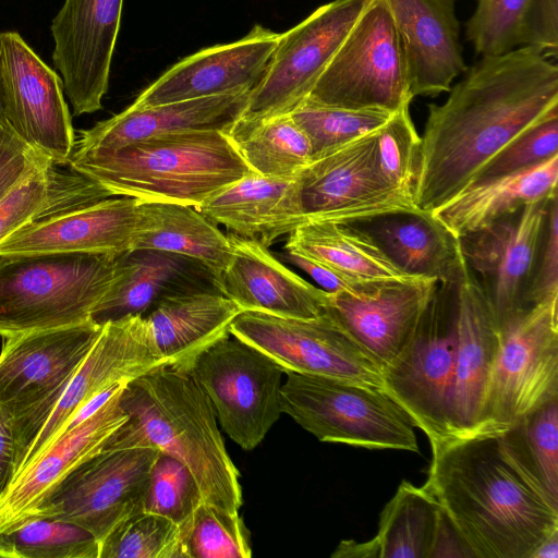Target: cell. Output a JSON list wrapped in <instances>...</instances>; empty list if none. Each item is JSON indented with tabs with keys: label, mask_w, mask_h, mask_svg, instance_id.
Masks as SVG:
<instances>
[{
	"label": "cell",
	"mask_w": 558,
	"mask_h": 558,
	"mask_svg": "<svg viewBox=\"0 0 558 558\" xmlns=\"http://www.w3.org/2000/svg\"><path fill=\"white\" fill-rule=\"evenodd\" d=\"M558 114V68L521 46L482 57L429 104L421 136L414 201L432 213L472 184L481 169L512 141Z\"/></svg>",
	"instance_id": "1"
},
{
	"label": "cell",
	"mask_w": 558,
	"mask_h": 558,
	"mask_svg": "<svg viewBox=\"0 0 558 558\" xmlns=\"http://www.w3.org/2000/svg\"><path fill=\"white\" fill-rule=\"evenodd\" d=\"M425 485L475 558H530L558 530L553 507L505 453L498 435L432 448Z\"/></svg>",
	"instance_id": "2"
},
{
	"label": "cell",
	"mask_w": 558,
	"mask_h": 558,
	"mask_svg": "<svg viewBox=\"0 0 558 558\" xmlns=\"http://www.w3.org/2000/svg\"><path fill=\"white\" fill-rule=\"evenodd\" d=\"M119 403L128 420L102 450L155 447L187 466L205 502L240 511L241 474L226 449L213 405L190 371L153 368L123 387Z\"/></svg>",
	"instance_id": "3"
},
{
	"label": "cell",
	"mask_w": 558,
	"mask_h": 558,
	"mask_svg": "<svg viewBox=\"0 0 558 558\" xmlns=\"http://www.w3.org/2000/svg\"><path fill=\"white\" fill-rule=\"evenodd\" d=\"M68 166L111 196L194 207L252 172L221 130L166 134L111 151L72 155Z\"/></svg>",
	"instance_id": "4"
},
{
	"label": "cell",
	"mask_w": 558,
	"mask_h": 558,
	"mask_svg": "<svg viewBox=\"0 0 558 558\" xmlns=\"http://www.w3.org/2000/svg\"><path fill=\"white\" fill-rule=\"evenodd\" d=\"M117 257L82 252L0 256V336L90 322L116 277Z\"/></svg>",
	"instance_id": "5"
},
{
	"label": "cell",
	"mask_w": 558,
	"mask_h": 558,
	"mask_svg": "<svg viewBox=\"0 0 558 558\" xmlns=\"http://www.w3.org/2000/svg\"><path fill=\"white\" fill-rule=\"evenodd\" d=\"M101 328L102 325L86 322L4 338L0 352V409L12 421L15 475Z\"/></svg>",
	"instance_id": "6"
},
{
	"label": "cell",
	"mask_w": 558,
	"mask_h": 558,
	"mask_svg": "<svg viewBox=\"0 0 558 558\" xmlns=\"http://www.w3.org/2000/svg\"><path fill=\"white\" fill-rule=\"evenodd\" d=\"M284 375L282 412L318 440L420 451L411 416L386 390L317 375Z\"/></svg>",
	"instance_id": "7"
},
{
	"label": "cell",
	"mask_w": 558,
	"mask_h": 558,
	"mask_svg": "<svg viewBox=\"0 0 558 558\" xmlns=\"http://www.w3.org/2000/svg\"><path fill=\"white\" fill-rule=\"evenodd\" d=\"M456 287L438 282L410 342L383 371L385 390L427 436L432 448L452 439Z\"/></svg>",
	"instance_id": "8"
},
{
	"label": "cell",
	"mask_w": 558,
	"mask_h": 558,
	"mask_svg": "<svg viewBox=\"0 0 558 558\" xmlns=\"http://www.w3.org/2000/svg\"><path fill=\"white\" fill-rule=\"evenodd\" d=\"M412 99L392 15L385 0H372L304 100L396 112Z\"/></svg>",
	"instance_id": "9"
},
{
	"label": "cell",
	"mask_w": 558,
	"mask_h": 558,
	"mask_svg": "<svg viewBox=\"0 0 558 558\" xmlns=\"http://www.w3.org/2000/svg\"><path fill=\"white\" fill-rule=\"evenodd\" d=\"M558 398V299L535 304L500 329L477 435H498Z\"/></svg>",
	"instance_id": "10"
},
{
	"label": "cell",
	"mask_w": 558,
	"mask_h": 558,
	"mask_svg": "<svg viewBox=\"0 0 558 558\" xmlns=\"http://www.w3.org/2000/svg\"><path fill=\"white\" fill-rule=\"evenodd\" d=\"M379 129L313 158L298 173L305 222L357 223L422 211L381 172Z\"/></svg>",
	"instance_id": "11"
},
{
	"label": "cell",
	"mask_w": 558,
	"mask_h": 558,
	"mask_svg": "<svg viewBox=\"0 0 558 558\" xmlns=\"http://www.w3.org/2000/svg\"><path fill=\"white\" fill-rule=\"evenodd\" d=\"M190 373L220 427L244 450L256 448L283 413V368L231 335L203 352Z\"/></svg>",
	"instance_id": "12"
},
{
	"label": "cell",
	"mask_w": 558,
	"mask_h": 558,
	"mask_svg": "<svg viewBox=\"0 0 558 558\" xmlns=\"http://www.w3.org/2000/svg\"><path fill=\"white\" fill-rule=\"evenodd\" d=\"M230 335L269 356L284 372L385 390L380 367L327 308L314 318L241 312Z\"/></svg>",
	"instance_id": "13"
},
{
	"label": "cell",
	"mask_w": 558,
	"mask_h": 558,
	"mask_svg": "<svg viewBox=\"0 0 558 558\" xmlns=\"http://www.w3.org/2000/svg\"><path fill=\"white\" fill-rule=\"evenodd\" d=\"M371 2L333 0L282 33L236 122L287 114L298 107Z\"/></svg>",
	"instance_id": "14"
},
{
	"label": "cell",
	"mask_w": 558,
	"mask_h": 558,
	"mask_svg": "<svg viewBox=\"0 0 558 558\" xmlns=\"http://www.w3.org/2000/svg\"><path fill=\"white\" fill-rule=\"evenodd\" d=\"M159 452L148 446L99 451L57 484L34 517L75 523L101 543L120 523L144 510L150 469Z\"/></svg>",
	"instance_id": "15"
},
{
	"label": "cell",
	"mask_w": 558,
	"mask_h": 558,
	"mask_svg": "<svg viewBox=\"0 0 558 558\" xmlns=\"http://www.w3.org/2000/svg\"><path fill=\"white\" fill-rule=\"evenodd\" d=\"M61 77L15 32H0L3 121L54 166L68 165L75 145Z\"/></svg>",
	"instance_id": "16"
},
{
	"label": "cell",
	"mask_w": 558,
	"mask_h": 558,
	"mask_svg": "<svg viewBox=\"0 0 558 558\" xmlns=\"http://www.w3.org/2000/svg\"><path fill=\"white\" fill-rule=\"evenodd\" d=\"M554 196L459 238L464 260L480 281L499 330L529 308L525 294Z\"/></svg>",
	"instance_id": "17"
},
{
	"label": "cell",
	"mask_w": 558,
	"mask_h": 558,
	"mask_svg": "<svg viewBox=\"0 0 558 558\" xmlns=\"http://www.w3.org/2000/svg\"><path fill=\"white\" fill-rule=\"evenodd\" d=\"M123 0H64L51 22L52 61L74 116L102 108Z\"/></svg>",
	"instance_id": "18"
},
{
	"label": "cell",
	"mask_w": 558,
	"mask_h": 558,
	"mask_svg": "<svg viewBox=\"0 0 558 558\" xmlns=\"http://www.w3.org/2000/svg\"><path fill=\"white\" fill-rule=\"evenodd\" d=\"M162 365L168 364L156 349L144 315H128L105 323L92 350L28 448L16 475L51 444L82 405L111 386L129 383Z\"/></svg>",
	"instance_id": "19"
},
{
	"label": "cell",
	"mask_w": 558,
	"mask_h": 558,
	"mask_svg": "<svg viewBox=\"0 0 558 558\" xmlns=\"http://www.w3.org/2000/svg\"><path fill=\"white\" fill-rule=\"evenodd\" d=\"M280 33L256 24L242 38L201 49L179 60L149 84L131 108L220 95L251 93L262 80Z\"/></svg>",
	"instance_id": "20"
},
{
	"label": "cell",
	"mask_w": 558,
	"mask_h": 558,
	"mask_svg": "<svg viewBox=\"0 0 558 558\" xmlns=\"http://www.w3.org/2000/svg\"><path fill=\"white\" fill-rule=\"evenodd\" d=\"M137 206L134 197H107L32 220L0 244V256L71 252L120 256L132 251Z\"/></svg>",
	"instance_id": "21"
},
{
	"label": "cell",
	"mask_w": 558,
	"mask_h": 558,
	"mask_svg": "<svg viewBox=\"0 0 558 558\" xmlns=\"http://www.w3.org/2000/svg\"><path fill=\"white\" fill-rule=\"evenodd\" d=\"M437 286L429 278L381 281L359 296L329 293L327 310L383 372L410 342Z\"/></svg>",
	"instance_id": "22"
},
{
	"label": "cell",
	"mask_w": 558,
	"mask_h": 558,
	"mask_svg": "<svg viewBox=\"0 0 558 558\" xmlns=\"http://www.w3.org/2000/svg\"><path fill=\"white\" fill-rule=\"evenodd\" d=\"M232 255L216 278L218 290L241 312L314 318L325 312L329 293L283 265L258 241L229 232Z\"/></svg>",
	"instance_id": "23"
},
{
	"label": "cell",
	"mask_w": 558,
	"mask_h": 558,
	"mask_svg": "<svg viewBox=\"0 0 558 558\" xmlns=\"http://www.w3.org/2000/svg\"><path fill=\"white\" fill-rule=\"evenodd\" d=\"M457 353L451 398L452 439L475 436L499 350L500 330L480 281L468 267L456 287Z\"/></svg>",
	"instance_id": "24"
},
{
	"label": "cell",
	"mask_w": 558,
	"mask_h": 558,
	"mask_svg": "<svg viewBox=\"0 0 558 558\" xmlns=\"http://www.w3.org/2000/svg\"><path fill=\"white\" fill-rule=\"evenodd\" d=\"M407 64L412 97L449 92L468 70L459 40L457 0H385Z\"/></svg>",
	"instance_id": "25"
},
{
	"label": "cell",
	"mask_w": 558,
	"mask_h": 558,
	"mask_svg": "<svg viewBox=\"0 0 558 558\" xmlns=\"http://www.w3.org/2000/svg\"><path fill=\"white\" fill-rule=\"evenodd\" d=\"M122 389L14 477L0 498V533L10 532L33 518L57 484L102 450L111 435L128 420L119 403Z\"/></svg>",
	"instance_id": "26"
},
{
	"label": "cell",
	"mask_w": 558,
	"mask_h": 558,
	"mask_svg": "<svg viewBox=\"0 0 558 558\" xmlns=\"http://www.w3.org/2000/svg\"><path fill=\"white\" fill-rule=\"evenodd\" d=\"M250 93L165 104L144 109L130 106L113 117L81 130L74 156L99 154L146 138L202 130L228 132L243 113Z\"/></svg>",
	"instance_id": "27"
},
{
	"label": "cell",
	"mask_w": 558,
	"mask_h": 558,
	"mask_svg": "<svg viewBox=\"0 0 558 558\" xmlns=\"http://www.w3.org/2000/svg\"><path fill=\"white\" fill-rule=\"evenodd\" d=\"M240 313L217 288L194 287L163 295L144 317L160 357L169 366L190 371L203 352L230 336Z\"/></svg>",
	"instance_id": "28"
},
{
	"label": "cell",
	"mask_w": 558,
	"mask_h": 558,
	"mask_svg": "<svg viewBox=\"0 0 558 558\" xmlns=\"http://www.w3.org/2000/svg\"><path fill=\"white\" fill-rule=\"evenodd\" d=\"M211 222L269 247L305 223L295 178L250 172L196 207Z\"/></svg>",
	"instance_id": "29"
},
{
	"label": "cell",
	"mask_w": 558,
	"mask_h": 558,
	"mask_svg": "<svg viewBox=\"0 0 558 558\" xmlns=\"http://www.w3.org/2000/svg\"><path fill=\"white\" fill-rule=\"evenodd\" d=\"M194 287L217 288L215 276L197 260L162 251L134 250L117 257L116 277L89 320L104 325L128 315H145L163 295Z\"/></svg>",
	"instance_id": "30"
},
{
	"label": "cell",
	"mask_w": 558,
	"mask_h": 558,
	"mask_svg": "<svg viewBox=\"0 0 558 558\" xmlns=\"http://www.w3.org/2000/svg\"><path fill=\"white\" fill-rule=\"evenodd\" d=\"M558 154L533 167L474 182L430 214L456 236L557 194Z\"/></svg>",
	"instance_id": "31"
},
{
	"label": "cell",
	"mask_w": 558,
	"mask_h": 558,
	"mask_svg": "<svg viewBox=\"0 0 558 558\" xmlns=\"http://www.w3.org/2000/svg\"><path fill=\"white\" fill-rule=\"evenodd\" d=\"M284 250L355 281L420 279L403 271L377 239L356 223L305 222L288 235Z\"/></svg>",
	"instance_id": "32"
},
{
	"label": "cell",
	"mask_w": 558,
	"mask_h": 558,
	"mask_svg": "<svg viewBox=\"0 0 558 558\" xmlns=\"http://www.w3.org/2000/svg\"><path fill=\"white\" fill-rule=\"evenodd\" d=\"M367 229L407 274L457 284L468 269L460 240L430 213L378 218Z\"/></svg>",
	"instance_id": "33"
},
{
	"label": "cell",
	"mask_w": 558,
	"mask_h": 558,
	"mask_svg": "<svg viewBox=\"0 0 558 558\" xmlns=\"http://www.w3.org/2000/svg\"><path fill=\"white\" fill-rule=\"evenodd\" d=\"M138 219L132 251L155 250L197 260L215 279L228 266L232 246L228 234L196 207L138 201Z\"/></svg>",
	"instance_id": "34"
},
{
	"label": "cell",
	"mask_w": 558,
	"mask_h": 558,
	"mask_svg": "<svg viewBox=\"0 0 558 558\" xmlns=\"http://www.w3.org/2000/svg\"><path fill=\"white\" fill-rule=\"evenodd\" d=\"M87 178L58 173L54 166L31 174L0 201V244L27 222L109 197Z\"/></svg>",
	"instance_id": "35"
},
{
	"label": "cell",
	"mask_w": 558,
	"mask_h": 558,
	"mask_svg": "<svg viewBox=\"0 0 558 558\" xmlns=\"http://www.w3.org/2000/svg\"><path fill=\"white\" fill-rule=\"evenodd\" d=\"M247 167L270 178H295L312 160L307 135L290 113L235 122L227 132Z\"/></svg>",
	"instance_id": "36"
},
{
	"label": "cell",
	"mask_w": 558,
	"mask_h": 558,
	"mask_svg": "<svg viewBox=\"0 0 558 558\" xmlns=\"http://www.w3.org/2000/svg\"><path fill=\"white\" fill-rule=\"evenodd\" d=\"M442 508L424 484L402 481L380 513L378 558H429Z\"/></svg>",
	"instance_id": "37"
},
{
	"label": "cell",
	"mask_w": 558,
	"mask_h": 558,
	"mask_svg": "<svg viewBox=\"0 0 558 558\" xmlns=\"http://www.w3.org/2000/svg\"><path fill=\"white\" fill-rule=\"evenodd\" d=\"M498 437L509 459L558 509V398L525 414Z\"/></svg>",
	"instance_id": "38"
},
{
	"label": "cell",
	"mask_w": 558,
	"mask_h": 558,
	"mask_svg": "<svg viewBox=\"0 0 558 558\" xmlns=\"http://www.w3.org/2000/svg\"><path fill=\"white\" fill-rule=\"evenodd\" d=\"M99 541L87 529L51 517H34L0 533L3 558H99Z\"/></svg>",
	"instance_id": "39"
},
{
	"label": "cell",
	"mask_w": 558,
	"mask_h": 558,
	"mask_svg": "<svg viewBox=\"0 0 558 558\" xmlns=\"http://www.w3.org/2000/svg\"><path fill=\"white\" fill-rule=\"evenodd\" d=\"M192 522L180 525L159 514L138 512L101 541L99 558H190Z\"/></svg>",
	"instance_id": "40"
},
{
	"label": "cell",
	"mask_w": 558,
	"mask_h": 558,
	"mask_svg": "<svg viewBox=\"0 0 558 558\" xmlns=\"http://www.w3.org/2000/svg\"><path fill=\"white\" fill-rule=\"evenodd\" d=\"M393 113L381 109L327 107L307 100L290 112L310 140L312 159L381 128Z\"/></svg>",
	"instance_id": "41"
},
{
	"label": "cell",
	"mask_w": 558,
	"mask_h": 558,
	"mask_svg": "<svg viewBox=\"0 0 558 558\" xmlns=\"http://www.w3.org/2000/svg\"><path fill=\"white\" fill-rule=\"evenodd\" d=\"M203 502L198 485L187 466L160 451L150 469L143 511L182 525L193 521Z\"/></svg>",
	"instance_id": "42"
},
{
	"label": "cell",
	"mask_w": 558,
	"mask_h": 558,
	"mask_svg": "<svg viewBox=\"0 0 558 558\" xmlns=\"http://www.w3.org/2000/svg\"><path fill=\"white\" fill-rule=\"evenodd\" d=\"M190 558H250V531L239 512L203 502L187 537Z\"/></svg>",
	"instance_id": "43"
},
{
	"label": "cell",
	"mask_w": 558,
	"mask_h": 558,
	"mask_svg": "<svg viewBox=\"0 0 558 558\" xmlns=\"http://www.w3.org/2000/svg\"><path fill=\"white\" fill-rule=\"evenodd\" d=\"M465 37L481 57L499 56L522 46L527 0H476Z\"/></svg>",
	"instance_id": "44"
},
{
	"label": "cell",
	"mask_w": 558,
	"mask_h": 558,
	"mask_svg": "<svg viewBox=\"0 0 558 558\" xmlns=\"http://www.w3.org/2000/svg\"><path fill=\"white\" fill-rule=\"evenodd\" d=\"M421 136L410 114V105L396 111L378 130V162L386 179L414 197Z\"/></svg>",
	"instance_id": "45"
},
{
	"label": "cell",
	"mask_w": 558,
	"mask_h": 558,
	"mask_svg": "<svg viewBox=\"0 0 558 558\" xmlns=\"http://www.w3.org/2000/svg\"><path fill=\"white\" fill-rule=\"evenodd\" d=\"M557 154L558 114L545 119L502 148L481 169L474 182L521 171Z\"/></svg>",
	"instance_id": "46"
},
{
	"label": "cell",
	"mask_w": 558,
	"mask_h": 558,
	"mask_svg": "<svg viewBox=\"0 0 558 558\" xmlns=\"http://www.w3.org/2000/svg\"><path fill=\"white\" fill-rule=\"evenodd\" d=\"M558 299V195L550 201L542 244L525 294L531 307Z\"/></svg>",
	"instance_id": "47"
},
{
	"label": "cell",
	"mask_w": 558,
	"mask_h": 558,
	"mask_svg": "<svg viewBox=\"0 0 558 558\" xmlns=\"http://www.w3.org/2000/svg\"><path fill=\"white\" fill-rule=\"evenodd\" d=\"M54 166L0 120V201L35 171Z\"/></svg>",
	"instance_id": "48"
},
{
	"label": "cell",
	"mask_w": 558,
	"mask_h": 558,
	"mask_svg": "<svg viewBox=\"0 0 558 558\" xmlns=\"http://www.w3.org/2000/svg\"><path fill=\"white\" fill-rule=\"evenodd\" d=\"M522 46L546 57H556L558 48V0H527L522 29Z\"/></svg>",
	"instance_id": "49"
},
{
	"label": "cell",
	"mask_w": 558,
	"mask_h": 558,
	"mask_svg": "<svg viewBox=\"0 0 558 558\" xmlns=\"http://www.w3.org/2000/svg\"><path fill=\"white\" fill-rule=\"evenodd\" d=\"M289 263L296 265L303 271L308 274L312 279L328 293L345 292L359 296L371 291L377 283L381 282H361L343 277L317 263L304 257L288 254L284 257Z\"/></svg>",
	"instance_id": "50"
},
{
	"label": "cell",
	"mask_w": 558,
	"mask_h": 558,
	"mask_svg": "<svg viewBox=\"0 0 558 558\" xmlns=\"http://www.w3.org/2000/svg\"><path fill=\"white\" fill-rule=\"evenodd\" d=\"M444 557L475 558L474 554L442 509L436 527L429 558Z\"/></svg>",
	"instance_id": "51"
},
{
	"label": "cell",
	"mask_w": 558,
	"mask_h": 558,
	"mask_svg": "<svg viewBox=\"0 0 558 558\" xmlns=\"http://www.w3.org/2000/svg\"><path fill=\"white\" fill-rule=\"evenodd\" d=\"M15 439L11 418L0 409V498L14 476Z\"/></svg>",
	"instance_id": "52"
},
{
	"label": "cell",
	"mask_w": 558,
	"mask_h": 558,
	"mask_svg": "<svg viewBox=\"0 0 558 558\" xmlns=\"http://www.w3.org/2000/svg\"><path fill=\"white\" fill-rule=\"evenodd\" d=\"M332 558H378V549L374 537L369 541L357 543L353 539L342 541L335 551Z\"/></svg>",
	"instance_id": "53"
},
{
	"label": "cell",
	"mask_w": 558,
	"mask_h": 558,
	"mask_svg": "<svg viewBox=\"0 0 558 558\" xmlns=\"http://www.w3.org/2000/svg\"><path fill=\"white\" fill-rule=\"evenodd\" d=\"M530 558H558V530L546 537L534 549Z\"/></svg>",
	"instance_id": "54"
},
{
	"label": "cell",
	"mask_w": 558,
	"mask_h": 558,
	"mask_svg": "<svg viewBox=\"0 0 558 558\" xmlns=\"http://www.w3.org/2000/svg\"><path fill=\"white\" fill-rule=\"evenodd\" d=\"M0 120L3 121V117H2V108H1V100H0Z\"/></svg>",
	"instance_id": "55"
}]
</instances>
